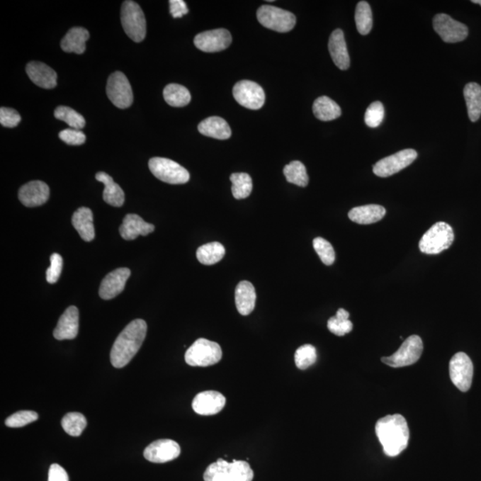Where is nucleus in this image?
<instances>
[{
	"mask_svg": "<svg viewBox=\"0 0 481 481\" xmlns=\"http://www.w3.org/2000/svg\"><path fill=\"white\" fill-rule=\"evenodd\" d=\"M375 432L387 456L399 455L407 448L410 432L403 415L397 414L380 418L376 423Z\"/></svg>",
	"mask_w": 481,
	"mask_h": 481,
	"instance_id": "nucleus-1",
	"label": "nucleus"
},
{
	"mask_svg": "<svg viewBox=\"0 0 481 481\" xmlns=\"http://www.w3.org/2000/svg\"><path fill=\"white\" fill-rule=\"evenodd\" d=\"M147 324L136 319L127 325L114 341L111 351V363L115 368H123L136 356L147 336Z\"/></svg>",
	"mask_w": 481,
	"mask_h": 481,
	"instance_id": "nucleus-2",
	"label": "nucleus"
},
{
	"mask_svg": "<svg viewBox=\"0 0 481 481\" xmlns=\"http://www.w3.org/2000/svg\"><path fill=\"white\" fill-rule=\"evenodd\" d=\"M254 470L245 461L227 462L219 459L212 463L203 474L204 481H252Z\"/></svg>",
	"mask_w": 481,
	"mask_h": 481,
	"instance_id": "nucleus-3",
	"label": "nucleus"
},
{
	"mask_svg": "<svg viewBox=\"0 0 481 481\" xmlns=\"http://www.w3.org/2000/svg\"><path fill=\"white\" fill-rule=\"evenodd\" d=\"M455 234L453 228L445 222L434 225L419 242V249L423 254L435 255L448 250L454 243Z\"/></svg>",
	"mask_w": 481,
	"mask_h": 481,
	"instance_id": "nucleus-4",
	"label": "nucleus"
},
{
	"mask_svg": "<svg viewBox=\"0 0 481 481\" xmlns=\"http://www.w3.org/2000/svg\"><path fill=\"white\" fill-rule=\"evenodd\" d=\"M222 358V349L217 342L200 338L193 342L186 352V364L206 368L216 365Z\"/></svg>",
	"mask_w": 481,
	"mask_h": 481,
	"instance_id": "nucleus-5",
	"label": "nucleus"
},
{
	"mask_svg": "<svg viewBox=\"0 0 481 481\" xmlns=\"http://www.w3.org/2000/svg\"><path fill=\"white\" fill-rule=\"evenodd\" d=\"M124 32L135 43H141L147 35V20L143 10L135 1H124L120 13Z\"/></svg>",
	"mask_w": 481,
	"mask_h": 481,
	"instance_id": "nucleus-6",
	"label": "nucleus"
},
{
	"mask_svg": "<svg viewBox=\"0 0 481 481\" xmlns=\"http://www.w3.org/2000/svg\"><path fill=\"white\" fill-rule=\"evenodd\" d=\"M148 166L155 178L162 182L171 185H181L189 181V172L178 162L169 159L152 158Z\"/></svg>",
	"mask_w": 481,
	"mask_h": 481,
	"instance_id": "nucleus-7",
	"label": "nucleus"
},
{
	"mask_svg": "<svg viewBox=\"0 0 481 481\" xmlns=\"http://www.w3.org/2000/svg\"><path fill=\"white\" fill-rule=\"evenodd\" d=\"M257 17L261 26L278 33H288L296 24V17L293 13L274 6H261Z\"/></svg>",
	"mask_w": 481,
	"mask_h": 481,
	"instance_id": "nucleus-8",
	"label": "nucleus"
},
{
	"mask_svg": "<svg viewBox=\"0 0 481 481\" xmlns=\"http://www.w3.org/2000/svg\"><path fill=\"white\" fill-rule=\"evenodd\" d=\"M424 351V344L418 335H412L403 342L401 347L392 356H385L382 361L392 368H404L415 364Z\"/></svg>",
	"mask_w": 481,
	"mask_h": 481,
	"instance_id": "nucleus-9",
	"label": "nucleus"
},
{
	"mask_svg": "<svg viewBox=\"0 0 481 481\" xmlns=\"http://www.w3.org/2000/svg\"><path fill=\"white\" fill-rule=\"evenodd\" d=\"M106 93L114 106L127 109L132 105L133 92L129 79L120 72H113L107 81Z\"/></svg>",
	"mask_w": 481,
	"mask_h": 481,
	"instance_id": "nucleus-10",
	"label": "nucleus"
},
{
	"mask_svg": "<svg viewBox=\"0 0 481 481\" xmlns=\"http://www.w3.org/2000/svg\"><path fill=\"white\" fill-rule=\"evenodd\" d=\"M417 152L414 149H404L377 162L373 165V171L380 178H387L408 167L417 160Z\"/></svg>",
	"mask_w": 481,
	"mask_h": 481,
	"instance_id": "nucleus-11",
	"label": "nucleus"
},
{
	"mask_svg": "<svg viewBox=\"0 0 481 481\" xmlns=\"http://www.w3.org/2000/svg\"><path fill=\"white\" fill-rule=\"evenodd\" d=\"M449 375L452 383L463 392H468L472 386L473 364L469 356L463 352L456 353L450 360Z\"/></svg>",
	"mask_w": 481,
	"mask_h": 481,
	"instance_id": "nucleus-12",
	"label": "nucleus"
},
{
	"mask_svg": "<svg viewBox=\"0 0 481 481\" xmlns=\"http://www.w3.org/2000/svg\"><path fill=\"white\" fill-rule=\"evenodd\" d=\"M434 29L446 43H461L469 34L468 28L446 13H438L434 18Z\"/></svg>",
	"mask_w": 481,
	"mask_h": 481,
	"instance_id": "nucleus-13",
	"label": "nucleus"
},
{
	"mask_svg": "<svg viewBox=\"0 0 481 481\" xmlns=\"http://www.w3.org/2000/svg\"><path fill=\"white\" fill-rule=\"evenodd\" d=\"M233 95L238 103L251 110L261 109L265 103V92L257 83L242 81L233 89Z\"/></svg>",
	"mask_w": 481,
	"mask_h": 481,
	"instance_id": "nucleus-14",
	"label": "nucleus"
},
{
	"mask_svg": "<svg viewBox=\"0 0 481 481\" xmlns=\"http://www.w3.org/2000/svg\"><path fill=\"white\" fill-rule=\"evenodd\" d=\"M231 43V34L226 29L207 30L195 38L196 47L206 53H215L227 50Z\"/></svg>",
	"mask_w": 481,
	"mask_h": 481,
	"instance_id": "nucleus-15",
	"label": "nucleus"
},
{
	"mask_svg": "<svg viewBox=\"0 0 481 481\" xmlns=\"http://www.w3.org/2000/svg\"><path fill=\"white\" fill-rule=\"evenodd\" d=\"M181 449L176 441L171 439H159L151 443L145 449L144 456L149 462L164 463L178 458Z\"/></svg>",
	"mask_w": 481,
	"mask_h": 481,
	"instance_id": "nucleus-16",
	"label": "nucleus"
},
{
	"mask_svg": "<svg viewBox=\"0 0 481 481\" xmlns=\"http://www.w3.org/2000/svg\"><path fill=\"white\" fill-rule=\"evenodd\" d=\"M130 274V270L127 268H117L109 273L100 285L99 296L103 300H112L119 295L125 289Z\"/></svg>",
	"mask_w": 481,
	"mask_h": 481,
	"instance_id": "nucleus-17",
	"label": "nucleus"
},
{
	"mask_svg": "<svg viewBox=\"0 0 481 481\" xmlns=\"http://www.w3.org/2000/svg\"><path fill=\"white\" fill-rule=\"evenodd\" d=\"M226 397L222 394L207 390L197 394L193 400L192 407L196 414L208 417L219 414L226 406Z\"/></svg>",
	"mask_w": 481,
	"mask_h": 481,
	"instance_id": "nucleus-18",
	"label": "nucleus"
},
{
	"mask_svg": "<svg viewBox=\"0 0 481 481\" xmlns=\"http://www.w3.org/2000/svg\"><path fill=\"white\" fill-rule=\"evenodd\" d=\"M50 190L46 183L36 180L23 185L20 188L18 197L20 202L26 207L43 205L50 198Z\"/></svg>",
	"mask_w": 481,
	"mask_h": 481,
	"instance_id": "nucleus-19",
	"label": "nucleus"
},
{
	"mask_svg": "<svg viewBox=\"0 0 481 481\" xmlns=\"http://www.w3.org/2000/svg\"><path fill=\"white\" fill-rule=\"evenodd\" d=\"M79 332V310L75 306L69 307L59 318L54 330V337L58 341L74 340Z\"/></svg>",
	"mask_w": 481,
	"mask_h": 481,
	"instance_id": "nucleus-20",
	"label": "nucleus"
},
{
	"mask_svg": "<svg viewBox=\"0 0 481 481\" xmlns=\"http://www.w3.org/2000/svg\"><path fill=\"white\" fill-rule=\"evenodd\" d=\"M328 48L335 65L341 70H348L351 65V58H349L344 33L341 30H335L331 34Z\"/></svg>",
	"mask_w": 481,
	"mask_h": 481,
	"instance_id": "nucleus-21",
	"label": "nucleus"
},
{
	"mask_svg": "<svg viewBox=\"0 0 481 481\" xmlns=\"http://www.w3.org/2000/svg\"><path fill=\"white\" fill-rule=\"evenodd\" d=\"M26 72L30 81L40 88L51 89L57 85V72L40 62H30L27 64Z\"/></svg>",
	"mask_w": 481,
	"mask_h": 481,
	"instance_id": "nucleus-22",
	"label": "nucleus"
},
{
	"mask_svg": "<svg viewBox=\"0 0 481 481\" xmlns=\"http://www.w3.org/2000/svg\"><path fill=\"white\" fill-rule=\"evenodd\" d=\"M155 227L153 224H149L137 214H128L123 219L120 227V234L124 240H135L140 235H148L153 233Z\"/></svg>",
	"mask_w": 481,
	"mask_h": 481,
	"instance_id": "nucleus-23",
	"label": "nucleus"
},
{
	"mask_svg": "<svg viewBox=\"0 0 481 481\" xmlns=\"http://www.w3.org/2000/svg\"><path fill=\"white\" fill-rule=\"evenodd\" d=\"M386 215L385 208L377 204L353 208L349 210V220L359 225H370L378 222Z\"/></svg>",
	"mask_w": 481,
	"mask_h": 481,
	"instance_id": "nucleus-24",
	"label": "nucleus"
},
{
	"mask_svg": "<svg viewBox=\"0 0 481 481\" xmlns=\"http://www.w3.org/2000/svg\"><path fill=\"white\" fill-rule=\"evenodd\" d=\"M256 292L254 286L248 281L238 283L235 289V305L238 312L243 316H248L255 309Z\"/></svg>",
	"mask_w": 481,
	"mask_h": 481,
	"instance_id": "nucleus-25",
	"label": "nucleus"
},
{
	"mask_svg": "<svg viewBox=\"0 0 481 481\" xmlns=\"http://www.w3.org/2000/svg\"><path fill=\"white\" fill-rule=\"evenodd\" d=\"M72 222L82 240L86 242L94 240L95 227L91 210L86 207L79 208L72 215Z\"/></svg>",
	"mask_w": 481,
	"mask_h": 481,
	"instance_id": "nucleus-26",
	"label": "nucleus"
},
{
	"mask_svg": "<svg viewBox=\"0 0 481 481\" xmlns=\"http://www.w3.org/2000/svg\"><path fill=\"white\" fill-rule=\"evenodd\" d=\"M96 179L105 185V190L103 193V200L110 205L120 207L125 202V193L117 183L113 181V179L106 172L96 173Z\"/></svg>",
	"mask_w": 481,
	"mask_h": 481,
	"instance_id": "nucleus-27",
	"label": "nucleus"
},
{
	"mask_svg": "<svg viewBox=\"0 0 481 481\" xmlns=\"http://www.w3.org/2000/svg\"><path fill=\"white\" fill-rule=\"evenodd\" d=\"M198 130L203 136L225 140L231 137L232 131L228 123L222 118L213 116L207 118L198 125Z\"/></svg>",
	"mask_w": 481,
	"mask_h": 481,
	"instance_id": "nucleus-28",
	"label": "nucleus"
},
{
	"mask_svg": "<svg viewBox=\"0 0 481 481\" xmlns=\"http://www.w3.org/2000/svg\"><path fill=\"white\" fill-rule=\"evenodd\" d=\"M89 39V33L85 28H72L61 41L62 50L67 53L81 55L86 50V43Z\"/></svg>",
	"mask_w": 481,
	"mask_h": 481,
	"instance_id": "nucleus-29",
	"label": "nucleus"
},
{
	"mask_svg": "<svg viewBox=\"0 0 481 481\" xmlns=\"http://www.w3.org/2000/svg\"><path fill=\"white\" fill-rule=\"evenodd\" d=\"M463 95L470 120L475 123L481 115V86L475 82L468 83L463 89Z\"/></svg>",
	"mask_w": 481,
	"mask_h": 481,
	"instance_id": "nucleus-30",
	"label": "nucleus"
},
{
	"mask_svg": "<svg viewBox=\"0 0 481 481\" xmlns=\"http://www.w3.org/2000/svg\"><path fill=\"white\" fill-rule=\"evenodd\" d=\"M313 113L318 120L330 122L341 115V109L333 99L324 96L314 102Z\"/></svg>",
	"mask_w": 481,
	"mask_h": 481,
	"instance_id": "nucleus-31",
	"label": "nucleus"
},
{
	"mask_svg": "<svg viewBox=\"0 0 481 481\" xmlns=\"http://www.w3.org/2000/svg\"><path fill=\"white\" fill-rule=\"evenodd\" d=\"M226 254V250L219 242H213L199 247L196 251V257L203 265H213L220 262Z\"/></svg>",
	"mask_w": 481,
	"mask_h": 481,
	"instance_id": "nucleus-32",
	"label": "nucleus"
},
{
	"mask_svg": "<svg viewBox=\"0 0 481 481\" xmlns=\"http://www.w3.org/2000/svg\"><path fill=\"white\" fill-rule=\"evenodd\" d=\"M164 96L166 103L173 107L186 106L191 101L189 90L184 86L174 83L165 86Z\"/></svg>",
	"mask_w": 481,
	"mask_h": 481,
	"instance_id": "nucleus-33",
	"label": "nucleus"
},
{
	"mask_svg": "<svg viewBox=\"0 0 481 481\" xmlns=\"http://www.w3.org/2000/svg\"><path fill=\"white\" fill-rule=\"evenodd\" d=\"M232 182V193L235 199L241 200L250 196L252 188V179L247 173H234L230 176Z\"/></svg>",
	"mask_w": 481,
	"mask_h": 481,
	"instance_id": "nucleus-34",
	"label": "nucleus"
},
{
	"mask_svg": "<svg viewBox=\"0 0 481 481\" xmlns=\"http://www.w3.org/2000/svg\"><path fill=\"white\" fill-rule=\"evenodd\" d=\"M356 29L361 35H368L373 28V13L371 6L366 1H360L356 6L355 13Z\"/></svg>",
	"mask_w": 481,
	"mask_h": 481,
	"instance_id": "nucleus-35",
	"label": "nucleus"
},
{
	"mask_svg": "<svg viewBox=\"0 0 481 481\" xmlns=\"http://www.w3.org/2000/svg\"><path fill=\"white\" fill-rule=\"evenodd\" d=\"M287 181L298 186H305L309 184V176H307L305 165L299 161H294L287 164L283 169Z\"/></svg>",
	"mask_w": 481,
	"mask_h": 481,
	"instance_id": "nucleus-36",
	"label": "nucleus"
},
{
	"mask_svg": "<svg viewBox=\"0 0 481 481\" xmlns=\"http://www.w3.org/2000/svg\"><path fill=\"white\" fill-rule=\"evenodd\" d=\"M349 313L344 309L337 311L336 316L331 317L327 322V327L331 333L337 336L351 333L353 329V324L349 320Z\"/></svg>",
	"mask_w": 481,
	"mask_h": 481,
	"instance_id": "nucleus-37",
	"label": "nucleus"
},
{
	"mask_svg": "<svg viewBox=\"0 0 481 481\" xmlns=\"http://www.w3.org/2000/svg\"><path fill=\"white\" fill-rule=\"evenodd\" d=\"M86 426V420L84 415L77 412L65 414L62 420V427H63L67 434L72 437H79Z\"/></svg>",
	"mask_w": 481,
	"mask_h": 481,
	"instance_id": "nucleus-38",
	"label": "nucleus"
},
{
	"mask_svg": "<svg viewBox=\"0 0 481 481\" xmlns=\"http://www.w3.org/2000/svg\"><path fill=\"white\" fill-rule=\"evenodd\" d=\"M55 117L67 123L72 129L81 130L86 125L84 117L68 106H58L55 110Z\"/></svg>",
	"mask_w": 481,
	"mask_h": 481,
	"instance_id": "nucleus-39",
	"label": "nucleus"
},
{
	"mask_svg": "<svg viewBox=\"0 0 481 481\" xmlns=\"http://www.w3.org/2000/svg\"><path fill=\"white\" fill-rule=\"evenodd\" d=\"M294 359L298 368L300 370L309 368L317 361V349L310 344L303 345L297 349Z\"/></svg>",
	"mask_w": 481,
	"mask_h": 481,
	"instance_id": "nucleus-40",
	"label": "nucleus"
},
{
	"mask_svg": "<svg viewBox=\"0 0 481 481\" xmlns=\"http://www.w3.org/2000/svg\"><path fill=\"white\" fill-rule=\"evenodd\" d=\"M313 247L324 265H333L335 261V251L333 245L322 237L314 239Z\"/></svg>",
	"mask_w": 481,
	"mask_h": 481,
	"instance_id": "nucleus-41",
	"label": "nucleus"
},
{
	"mask_svg": "<svg viewBox=\"0 0 481 481\" xmlns=\"http://www.w3.org/2000/svg\"><path fill=\"white\" fill-rule=\"evenodd\" d=\"M39 414L34 411H19L6 419L5 424L10 428H21L35 421Z\"/></svg>",
	"mask_w": 481,
	"mask_h": 481,
	"instance_id": "nucleus-42",
	"label": "nucleus"
},
{
	"mask_svg": "<svg viewBox=\"0 0 481 481\" xmlns=\"http://www.w3.org/2000/svg\"><path fill=\"white\" fill-rule=\"evenodd\" d=\"M385 115L384 106L380 102H373L366 109L365 114V122L366 125L370 128H377L382 124Z\"/></svg>",
	"mask_w": 481,
	"mask_h": 481,
	"instance_id": "nucleus-43",
	"label": "nucleus"
},
{
	"mask_svg": "<svg viewBox=\"0 0 481 481\" xmlns=\"http://www.w3.org/2000/svg\"><path fill=\"white\" fill-rule=\"evenodd\" d=\"M50 266L47 270V281L50 283H55L61 276L63 258L60 254H53L50 257Z\"/></svg>",
	"mask_w": 481,
	"mask_h": 481,
	"instance_id": "nucleus-44",
	"label": "nucleus"
},
{
	"mask_svg": "<svg viewBox=\"0 0 481 481\" xmlns=\"http://www.w3.org/2000/svg\"><path fill=\"white\" fill-rule=\"evenodd\" d=\"M59 137L64 143L70 145H81L85 143L86 135L82 131L74 129L62 130Z\"/></svg>",
	"mask_w": 481,
	"mask_h": 481,
	"instance_id": "nucleus-45",
	"label": "nucleus"
},
{
	"mask_svg": "<svg viewBox=\"0 0 481 481\" xmlns=\"http://www.w3.org/2000/svg\"><path fill=\"white\" fill-rule=\"evenodd\" d=\"M21 122V116L16 110L1 107L0 109V123L6 128H15Z\"/></svg>",
	"mask_w": 481,
	"mask_h": 481,
	"instance_id": "nucleus-46",
	"label": "nucleus"
},
{
	"mask_svg": "<svg viewBox=\"0 0 481 481\" xmlns=\"http://www.w3.org/2000/svg\"><path fill=\"white\" fill-rule=\"evenodd\" d=\"M169 3V13L174 18H181L189 12L188 6L183 0H171Z\"/></svg>",
	"mask_w": 481,
	"mask_h": 481,
	"instance_id": "nucleus-47",
	"label": "nucleus"
},
{
	"mask_svg": "<svg viewBox=\"0 0 481 481\" xmlns=\"http://www.w3.org/2000/svg\"><path fill=\"white\" fill-rule=\"evenodd\" d=\"M47 481H69V476L63 467L54 463L50 466L48 470V480Z\"/></svg>",
	"mask_w": 481,
	"mask_h": 481,
	"instance_id": "nucleus-48",
	"label": "nucleus"
},
{
	"mask_svg": "<svg viewBox=\"0 0 481 481\" xmlns=\"http://www.w3.org/2000/svg\"><path fill=\"white\" fill-rule=\"evenodd\" d=\"M472 3H475V4H479L481 6V0H473Z\"/></svg>",
	"mask_w": 481,
	"mask_h": 481,
	"instance_id": "nucleus-49",
	"label": "nucleus"
}]
</instances>
